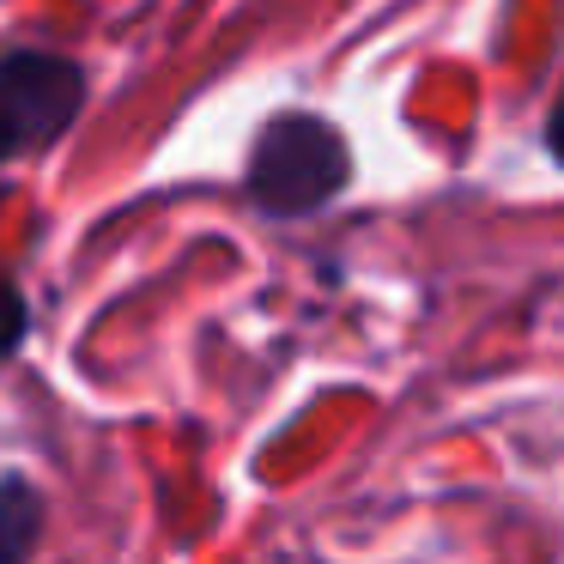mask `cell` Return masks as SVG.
<instances>
[{
  "label": "cell",
  "mask_w": 564,
  "mask_h": 564,
  "mask_svg": "<svg viewBox=\"0 0 564 564\" xmlns=\"http://www.w3.org/2000/svg\"><path fill=\"white\" fill-rule=\"evenodd\" d=\"M346 183V147L316 116H280L256 140L249 159V195L261 213H316Z\"/></svg>",
  "instance_id": "obj_1"
},
{
  "label": "cell",
  "mask_w": 564,
  "mask_h": 564,
  "mask_svg": "<svg viewBox=\"0 0 564 564\" xmlns=\"http://www.w3.org/2000/svg\"><path fill=\"white\" fill-rule=\"evenodd\" d=\"M79 67L43 50H19L0 62V164L50 147L79 116Z\"/></svg>",
  "instance_id": "obj_2"
},
{
  "label": "cell",
  "mask_w": 564,
  "mask_h": 564,
  "mask_svg": "<svg viewBox=\"0 0 564 564\" xmlns=\"http://www.w3.org/2000/svg\"><path fill=\"white\" fill-rule=\"evenodd\" d=\"M37 528H43V503L31 491V479L0 474V564H25Z\"/></svg>",
  "instance_id": "obj_3"
},
{
  "label": "cell",
  "mask_w": 564,
  "mask_h": 564,
  "mask_svg": "<svg viewBox=\"0 0 564 564\" xmlns=\"http://www.w3.org/2000/svg\"><path fill=\"white\" fill-rule=\"evenodd\" d=\"M25 322H31V316H25V297H19V285L0 280V358L25 340Z\"/></svg>",
  "instance_id": "obj_4"
},
{
  "label": "cell",
  "mask_w": 564,
  "mask_h": 564,
  "mask_svg": "<svg viewBox=\"0 0 564 564\" xmlns=\"http://www.w3.org/2000/svg\"><path fill=\"white\" fill-rule=\"evenodd\" d=\"M546 140H552V152L564 159V86H558V104H552V122H546Z\"/></svg>",
  "instance_id": "obj_5"
}]
</instances>
